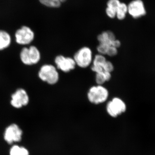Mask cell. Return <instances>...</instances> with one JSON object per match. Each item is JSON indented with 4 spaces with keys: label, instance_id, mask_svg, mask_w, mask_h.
<instances>
[{
    "label": "cell",
    "instance_id": "cell-4",
    "mask_svg": "<svg viewBox=\"0 0 155 155\" xmlns=\"http://www.w3.org/2000/svg\"><path fill=\"white\" fill-rule=\"evenodd\" d=\"M20 57L23 64L26 65H32L39 62L41 54L36 47L31 46L29 48H23L20 53Z\"/></svg>",
    "mask_w": 155,
    "mask_h": 155
},
{
    "label": "cell",
    "instance_id": "cell-7",
    "mask_svg": "<svg viewBox=\"0 0 155 155\" xmlns=\"http://www.w3.org/2000/svg\"><path fill=\"white\" fill-rule=\"evenodd\" d=\"M128 13L134 19L143 17L147 14L146 9L142 0H133L127 5Z\"/></svg>",
    "mask_w": 155,
    "mask_h": 155
},
{
    "label": "cell",
    "instance_id": "cell-20",
    "mask_svg": "<svg viewBox=\"0 0 155 155\" xmlns=\"http://www.w3.org/2000/svg\"><path fill=\"white\" fill-rule=\"evenodd\" d=\"M103 69L104 71L111 73L114 70V67L113 64L110 61H107L104 64Z\"/></svg>",
    "mask_w": 155,
    "mask_h": 155
},
{
    "label": "cell",
    "instance_id": "cell-12",
    "mask_svg": "<svg viewBox=\"0 0 155 155\" xmlns=\"http://www.w3.org/2000/svg\"><path fill=\"white\" fill-rule=\"evenodd\" d=\"M11 43L10 35L5 31L0 30V51L8 47Z\"/></svg>",
    "mask_w": 155,
    "mask_h": 155
},
{
    "label": "cell",
    "instance_id": "cell-19",
    "mask_svg": "<svg viewBox=\"0 0 155 155\" xmlns=\"http://www.w3.org/2000/svg\"><path fill=\"white\" fill-rule=\"evenodd\" d=\"M120 1L119 0H109L107 5L108 8H110L117 11V8L120 5Z\"/></svg>",
    "mask_w": 155,
    "mask_h": 155
},
{
    "label": "cell",
    "instance_id": "cell-16",
    "mask_svg": "<svg viewBox=\"0 0 155 155\" xmlns=\"http://www.w3.org/2000/svg\"><path fill=\"white\" fill-rule=\"evenodd\" d=\"M107 61V59H106L104 55L98 54L96 55L94 58H93L92 66L101 67L103 68L104 64H105Z\"/></svg>",
    "mask_w": 155,
    "mask_h": 155
},
{
    "label": "cell",
    "instance_id": "cell-21",
    "mask_svg": "<svg viewBox=\"0 0 155 155\" xmlns=\"http://www.w3.org/2000/svg\"><path fill=\"white\" fill-rule=\"evenodd\" d=\"M117 54H118V49L111 46L108 49L106 55L109 57H113L116 56Z\"/></svg>",
    "mask_w": 155,
    "mask_h": 155
},
{
    "label": "cell",
    "instance_id": "cell-2",
    "mask_svg": "<svg viewBox=\"0 0 155 155\" xmlns=\"http://www.w3.org/2000/svg\"><path fill=\"white\" fill-rule=\"evenodd\" d=\"M56 67L51 64H45L42 66L38 73L41 80L50 85L58 83L60 79V75Z\"/></svg>",
    "mask_w": 155,
    "mask_h": 155
},
{
    "label": "cell",
    "instance_id": "cell-8",
    "mask_svg": "<svg viewBox=\"0 0 155 155\" xmlns=\"http://www.w3.org/2000/svg\"><path fill=\"white\" fill-rule=\"evenodd\" d=\"M34 37L33 31L28 26H22L15 33L16 42L19 45L29 44L33 41Z\"/></svg>",
    "mask_w": 155,
    "mask_h": 155
},
{
    "label": "cell",
    "instance_id": "cell-10",
    "mask_svg": "<svg viewBox=\"0 0 155 155\" xmlns=\"http://www.w3.org/2000/svg\"><path fill=\"white\" fill-rule=\"evenodd\" d=\"M11 104L14 107L20 108L27 105L29 102V97L27 93L23 89H19L12 95Z\"/></svg>",
    "mask_w": 155,
    "mask_h": 155
},
{
    "label": "cell",
    "instance_id": "cell-17",
    "mask_svg": "<svg viewBox=\"0 0 155 155\" xmlns=\"http://www.w3.org/2000/svg\"><path fill=\"white\" fill-rule=\"evenodd\" d=\"M42 5L50 8H59L61 5L59 0H39Z\"/></svg>",
    "mask_w": 155,
    "mask_h": 155
},
{
    "label": "cell",
    "instance_id": "cell-23",
    "mask_svg": "<svg viewBox=\"0 0 155 155\" xmlns=\"http://www.w3.org/2000/svg\"><path fill=\"white\" fill-rule=\"evenodd\" d=\"M121 43L120 41L118 39H115L114 41L112 42V46L116 48H119L120 46H121Z\"/></svg>",
    "mask_w": 155,
    "mask_h": 155
},
{
    "label": "cell",
    "instance_id": "cell-13",
    "mask_svg": "<svg viewBox=\"0 0 155 155\" xmlns=\"http://www.w3.org/2000/svg\"><path fill=\"white\" fill-rule=\"evenodd\" d=\"M111 77V73L104 71L96 73L95 81L97 85H103L106 82L110 80Z\"/></svg>",
    "mask_w": 155,
    "mask_h": 155
},
{
    "label": "cell",
    "instance_id": "cell-24",
    "mask_svg": "<svg viewBox=\"0 0 155 155\" xmlns=\"http://www.w3.org/2000/svg\"><path fill=\"white\" fill-rule=\"evenodd\" d=\"M59 1H60V2H65V1H66V0H59Z\"/></svg>",
    "mask_w": 155,
    "mask_h": 155
},
{
    "label": "cell",
    "instance_id": "cell-3",
    "mask_svg": "<svg viewBox=\"0 0 155 155\" xmlns=\"http://www.w3.org/2000/svg\"><path fill=\"white\" fill-rule=\"evenodd\" d=\"M76 66L81 68H86L90 66L93 60L91 49L83 47L75 53L73 57Z\"/></svg>",
    "mask_w": 155,
    "mask_h": 155
},
{
    "label": "cell",
    "instance_id": "cell-18",
    "mask_svg": "<svg viewBox=\"0 0 155 155\" xmlns=\"http://www.w3.org/2000/svg\"><path fill=\"white\" fill-rule=\"evenodd\" d=\"M110 46H111L109 45L104 44H99L97 47V51L99 54L105 55L107 54L108 49Z\"/></svg>",
    "mask_w": 155,
    "mask_h": 155
},
{
    "label": "cell",
    "instance_id": "cell-6",
    "mask_svg": "<svg viewBox=\"0 0 155 155\" xmlns=\"http://www.w3.org/2000/svg\"><path fill=\"white\" fill-rule=\"evenodd\" d=\"M54 62L57 69L65 73L74 70L76 66L73 58L65 57L62 55L57 56L55 58Z\"/></svg>",
    "mask_w": 155,
    "mask_h": 155
},
{
    "label": "cell",
    "instance_id": "cell-15",
    "mask_svg": "<svg viewBox=\"0 0 155 155\" xmlns=\"http://www.w3.org/2000/svg\"><path fill=\"white\" fill-rule=\"evenodd\" d=\"M10 155H29V153L25 148L15 145L11 148Z\"/></svg>",
    "mask_w": 155,
    "mask_h": 155
},
{
    "label": "cell",
    "instance_id": "cell-5",
    "mask_svg": "<svg viewBox=\"0 0 155 155\" xmlns=\"http://www.w3.org/2000/svg\"><path fill=\"white\" fill-rule=\"evenodd\" d=\"M126 109L127 107L124 101L117 97L112 99L107 105V112L112 117H117L125 113Z\"/></svg>",
    "mask_w": 155,
    "mask_h": 155
},
{
    "label": "cell",
    "instance_id": "cell-11",
    "mask_svg": "<svg viewBox=\"0 0 155 155\" xmlns=\"http://www.w3.org/2000/svg\"><path fill=\"white\" fill-rule=\"evenodd\" d=\"M97 39L99 44H104L111 46L112 42L116 39V38L113 32L108 31L100 34L98 35Z\"/></svg>",
    "mask_w": 155,
    "mask_h": 155
},
{
    "label": "cell",
    "instance_id": "cell-9",
    "mask_svg": "<svg viewBox=\"0 0 155 155\" xmlns=\"http://www.w3.org/2000/svg\"><path fill=\"white\" fill-rule=\"evenodd\" d=\"M22 130L15 124L10 125L6 128L4 134L5 140L9 144L14 142H19L22 138Z\"/></svg>",
    "mask_w": 155,
    "mask_h": 155
},
{
    "label": "cell",
    "instance_id": "cell-14",
    "mask_svg": "<svg viewBox=\"0 0 155 155\" xmlns=\"http://www.w3.org/2000/svg\"><path fill=\"white\" fill-rule=\"evenodd\" d=\"M128 13L127 5L124 3H120L116 11V17L119 20H123Z\"/></svg>",
    "mask_w": 155,
    "mask_h": 155
},
{
    "label": "cell",
    "instance_id": "cell-1",
    "mask_svg": "<svg viewBox=\"0 0 155 155\" xmlns=\"http://www.w3.org/2000/svg\"><path fill=\"white\" fill-rule=\"evenodd\" d=\"M109 96L107 89L101 85L91 87L87 94L89 101L96 105L105 102L108 99Z\"/></svg>",
    "mask_w": 155,
    "mask_h": 155
},
{
    "label": "cell",
    "instance_id": "cell-22",
    "mask_svg": "<svg viewBox=\"0 0 155 155\" xmlns=\"http://www.w3.org/2000/svg\"><path fill=\"white\" fill-rule=\"evenodd\" d=\"M106 14L110 18H114L116 17V11L110 8H107L106 9Z\"/></svg>",
    "mask_w": 155,
    "mask_h": 155
}]
</instances>
